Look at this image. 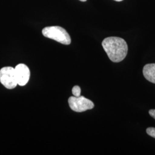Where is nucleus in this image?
<instances>
[{
	"label": "nucleus",
	"instance_id": "11",
	"mask_svg": "<svg viewBox=\"0 0 155 155\" xmlns=\"http://www.w3.org/2000/svg\"><path fill=\"white\" fill-rule=\"evenodd\" d=\"M79 1H82V2H85V1H86L87 0H79Z\"/></svg>",
	"mask_w": 155,
	"mask_h": 155
},
{
	"label": "nucleus",
	"instance_id": "7",
	"mask_svg": "<svg viewBox=\"0 0 155 155\" xmlns=\"http://www.w3.org/2000/svg\"><path fill=\"white\" fill-rule=\"evenodd\" d=\"M81 89L79 86H75L72 89V93L75 97H79L81 96Z\"/></svg>",
	"mask_w": 155,
	"mask_h": 155
},
{
	"label": "nucleus",
	"instance_id": "8",
	"mask_svg": "<svg viewBox=\"0 0 155 155\" xmlns=\"http://www.w3.org/2000/svg\"><path fill=\"white\" fill-rule=\"evenodd\" d=\"M147 133L150 136L155 139V127H150L147 129Z\"/></svg>",
	"mask_w": 155,
	"mask_h": 155
},
{
	"label": "nucleus",
	"instance_id": "4",
	"mask_svg": "<svg viewBox=\"0 0 155 155\" xmlns=\"http://www.w3.org/2000/svg\"><path fill=\"white\" fill-rule=\"evenodd\" d=\"M0 82L6 89L15 88L18 84L15 68L5 67L0 70Z\"/></svg>",
	"mask_w": 155,
	"mask_h": 155
},
{
	"label": "nucleus",
	"instance_id": "2",
	"mask_svg": "<svg viewBox=\"0 0 155 155\" xmlns=\"http://www.w3.org/2000/svg\"><path fill=\"white\" fill-rule=\"evenodd\" d=\"M42 33L45 38L54 40L64 45L71 44V40L66 31L59 26L47 27L42 30Z\"/></svg>",
	"mask_w": 155,
	"mask_h": 155
},
{
	"label": "nucleus",
	"instance_id": "5",
	"mask_svg": "<svg viewBox=\"0 0 155 155\" xmlns=\"http://www.w3.org/2000/svg\"><path fill=\"white\" fill-rule=\"evenodd\" d=\"M17 83L23 86L28 83L30 78V71L27 66L24 64H19L15 68Z\"/></svg>",
	"mask_w": 155,
	"mask_h": 155
},
{
	"label": "nucleus",
	"instance_id": "9",
	"mask_svg": "<svg viewBox=\"0 0 155 155\" xmlns=\"http://www.w3.org/2000/svg\"><path fill=\"white\" fill-rule=\"evenodd\" d=\"M149 114L150 116L152 117L154 119H155V109H151L149 111Z\"/></svg>",
	"mask_w": 155,
	"mask_h": 155
},
{
	"label": "nucleus",
	"instance_id": "10",
	"mask_svg": "<svg viewBox=\"0 0 155 155\" xmlns=\"http://www.w3.org/2000/svg\"><path fill=\"white\" fill-rule=\"evenodd\" d=\"M114 1H117V2H120V1H122L123 0H114Z\"/></svg>",
	"mask_w": 155,
	"mask_h": 155
},
{
	"label": "nucleus",
	"instance_id": "1",
	"mask_svg": "<svg viewBox=\"0 0 155 155\" xmlns=\"http://www.w3.org/2000/svg\"><path fill=\"white\" fill-rule=\"evenodd\" d=\"M106 53L113 62L122 61L127 55L128 47L124 39L118 37H109L102 43Z\"/></svg>",
	"mask_w": 155,
	"mask_h": 155
},
{
	"label": "nucleus",
	"instance_id": "6",
	"mask_svg": "<svg viewBox=\"0 0 155 155\" xmlns=\"http://www.w3.org/2000/svg\"><path fill=\"white\" fill-rule=\"evenodd\" d=\"M143 72L147 80L155 84V63L146 64L143 68Z\"/></svg>",
	"mask_w": 155,
	"mask_h": 155
},
{
	"label": "nucleus",
	"instance_id": "3",
	"mask_svg": "<svg viewBox=\"0 0 155 155\" xmlns=\"http://www.w3.org/2000/svg\"><path fill=\"white\" fill-rule=\"evenodd\" d=\"M68 104L72 110L76 112H83L93 109V102L83 96L70 97L68 98Z\"/></svg>",
	"mask_w": 155,
	"mask_h": 155
}]
</instances>
